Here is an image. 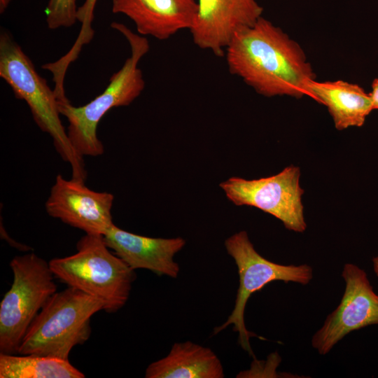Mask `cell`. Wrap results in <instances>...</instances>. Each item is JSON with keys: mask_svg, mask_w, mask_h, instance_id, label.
Instances as JSON below:
<instances>
[{"mask_svg": "<svg viewBox=\"0 0 378 378\" xmlns=\"http://www.w3.org/2000/svg\"><path fill=\"white\" fill-rule=\"evenodd\" d=\"M103 236L107 246L132 269L148 270L172 279L178 277L180 267L174 258L186 245L184 239L142 236L115 224Z\"/></svg>", "mask_w": 378, "mask_h": 378, "instance_id": "7c38bea8", "label": "cell"}, {"mask_svg": "<svg viewBox=\"0 0 378 378\" xmlns=\"http://www.w3.org/2000/svg\"><path fill=\"white\" fill-rule=\"evenodd\" d=\"M373 270L376 276H378V255L372 258Z\"/></svg>", "mask_w": 378, "mask_h": 378, "instance_id": "ffe728a7", "label": "cell"}, {"mask_svg": "<svg viewBox=\"0 0 378 378\" xmlns=\"http://www.w3.org/2000/svg\"><path fill=\"white\" fill-rule=\"evenodd\" d=\"M111 27L120 31L128 41L130 57L111 76L105 90L89 103L74 106L68 99L58 101L59 113L69 122L67 134L69 140L83 157H96L104 153V145L97 133L99 121L111 108L131 104L145 87L138 64L150 49L148 41L145 36L132 32L123 24L113 22Z\"/></svg>", "mask_w": 378, "mask_h": 378, "instance_id": "7a4b0ae2", "label": "cell"}, {"mask_svg": "<svg viewBox=\"0 0 378 378\" xmlns=\"http://www.w3.org/2000/svg\"><path fill=\"white\" fill-rule=\"evenodd\" d=\"M225 55L229 71L265 97L302 98L316 79L301 46L262 16L234 35Z\"/></svg>", "mask_w": 378, "mask_h": 378, "instance_id": "6da1fadb", "label": "cell"}, {"mask_svg": "<svg viewBox=\"0 0 378 378\" xmlns=\"http://www.w3.org/2000/svg\"><path fill=\"white\" fill-rule=\"evenodd\" d=\"M76 250L49 262L55 276L102 301L107 312L120 309L130 297L134 270L109 251L103 235L85 234L77 242Z\"/></svg>", "mask_w": 378, "mask_h": 378, "instance_id": "277c9868", "label": "cell"}, {"mask_svg": "<svg viewBox=\"0 0 378 378\" xmlns=\"http://www.w3.org/2000/svg\"><path fill=\"white\" fill-rule=\"evenodd\" d=\"M197 11L189 29L194 43L224 56L234 35L253 24L263 8L256 0H198Z\"/></svg>", "mask_w": 378, "mask_h": 378, "instance_id": "8fae6325", "label": "cell"}, {"mask_svg": "<svg viewBox=\"0 0 378 378\" xmlns=\"http://www.w3.org/2000/svg\"><path fill=\"white\" fill-rule=\"evenodd\" d=\"M10 1V0H0V10H1V13L7 8V6L9 4Z\"/></svg>", "mask_w": 378, "mask_h": 378, "instance_id": "44dd1931", "label": "cell"}, {"mask_svg": "<svg viewBox=\"0 0 378 378\" xmlns=\"http://www.w3.org/2000/svg\"><path fill=\"white\" fill-rule=\"evenodd\" d=\"M1 378H83L69 359L27 354H0Z\"/></svg>", "mask_w": 378, "mask_h": 378, "instance_id": "2e32d148", "label": "cell"}, {"mask_svg": "<svg viewBox=\"0 0 378 378\" xmlns=\"http://www.w3.org/2000/svg\"><path fill=\"white\" fill-rule=\"evenodd\" d=\"M76 0H49L46 8L49 29L73 26L77 20Z\"/></svg>", "mask_w": 378, "mask_h": 378, "instance_id": "e0dca14e", "label": "cell"}, {"mask_svg": "<svg viewBox=\"0 0 378 378\" xmlns=\"http://www.w3.org/2000/svg\"><path fill=\"white\" fill-rule=\"evenodd\" d=\"M300 177V168L290 165L268 177L251 180L231 177L220 186L235 205L258 208L281 220L287 230L301 233L307 224Z\"/></svg>", "mask_w": 378, "mask_h": 378, "instance_id": "ba28073f", "label": "cell"}, {"mask_svg": "<svg viewBox=\"0 0 378 378\" xmlns=\"http://www.w3.org/2000/svg\"><path fill=\"white\" fill-rule=\"evenodd\" d=\"M101 310L102 301L76 288L55 292L30 325L18 354L69 359L72 349L88 340L90 318Z\"/></svg>", "mask_w": 378, "mask_h": 378, "instance_id": "5b68a950", "label": "cell"}, {"mask_svg": "<svg viewBox=\"0 0 378 378\" xmlns=\"http://www.w3.org/2000/svg\"><path fill=\"white\" fill-rule=\"evenodd\" d=\"M223 364L210 348L191 341L175 342L167 355L148 365L146 378H223Z\"/></svg>", "mask_w": 378, "mask_h": 378, "instance_id": "9a60e30c", "label": "cell"}, {"mask_svg": "<svg viewBox=\"0 0 378 378\" xmlns=\"http://www.w3.org/2000/svg\"><path fill=\"white\" fill-rule=\"evenodd\" d=\"M97 0H85L84 4L78 8L77 20L81 23V29L75 46L81 48L88 43L93 37L94 31L91 24L94 18V10Z\"/></svg>", "mask_w": 378, "mask_h": 378, "instance_id": "ac0fdd59", "label": "cell"}, {"mask_svg": "<svg viewBox=\"0 0 378 378\" xmlns=\"http://www.w3.org/2000/svg\"><path fill=\"white\" fill-rule=\"evenodd\" d=\"M113 200L109 192L92 190L85 182L66 180L58 174L46 209L49 216L85 234L104 235L114 224L111 215Z\"/></svg>", "mask_w": 378, "mask_h": 378, "instance_id": "30bf717a", "label": "cell"}, {"mask_svg": "<svg viewBox=\"0 0 378 378\" xmlns=\"http://www.w3.org/2000/svg\"><path fill=\"white\" fill-rule=\"evenodd\" d=\"M0 77L10 86L16 98L25 101L41 130L51 136L56 150L71 167V178L85 182L87 172L83 157L72 145L62 123L54 90L6 31L0 35Z\"/></svg>", "mask_w": 378, "mask_h": 378, "instance_id": "3957f363", "label": "cell"}, {"mask_svg": "<svg viewBox=\"0 0 378 378\" xmlns=\"http://www.w3.org/2000/svg\"><path fill=\"white\" fill-rule=\"evenodd\" d=\"M227 253L234 260L239 275V287L234 308L227 320L214 329L216 335L230 326L238 333V343L249 355L254 356L249 332L244 321V312L251 295L261 290L269 283L281 281L307 285L313 278V268L307 265H281L262 256L254 248L247 232H237L225 241Z\"/></svg>", "mask_w": 378, "mask_h": 378, "instance_id": "52a82bcc", "label": "cell"}, {"mask_svg": "<svg viewBox=\"0 0 378 378\" xmlns=\"http://www.w3.org/2000/svg\"><path fill=\"white\" fill-rule=\"evenodd\" d=\"M370 95L372 102L373 110H378V78L373 80L372 83V91L370 93Z\"/></svg>", "mask_w": 378, "mask_h": 378, "instance_id": "d6986e66", "label": "cell"}, {"mask_svg": "<svg viewBox=\"0 0 378 378\" xmlns=\"http://www.w3.org/2000/svg\"><path fill=\"white\" fill-rule=\"evenodd\" d=\"M342 276L345 282L342 300L312 338V346L320 355L329 353L351 332L378 325V294L365 271L346 263Z\"/></svg>", "mask_w": 378, "mask_h": 378, "instance_id": "9c48e42d", "label": "cell"}, {"mask_svg": "<svg viewBox=\"0 0 378 378\" xmlns=\"http://www.w3.org/2000/svg\"><path fill=\"white\" fill-rule=\"evenodd\" d=\"M112 11L127 16L140 35L165 40L191 28L197 3L195 0H113Z\"/></svg>", "mask_w": 378, "mask_h": 378, "instance_id": "4fadbf2b", "label": "cell"}, {"mask_svg": "<svg viewBox=\"0 0 378 378\" xmlns=\"http://www.w3.org/2000/svg\"><path fill=\"white\" fill-rule=\"evenodd\" d=\"M13 280L0 303V351L16 354L30 325L57 292L49 262L34 253L10 262Z\"/></svg>", "mask_w": 378, "mask_h": 378, "instance_id": "8992f818", "label": "cell"}, {"mask_svg": "<svg viewBox=\"0 0 378 378\" xmlns=\"http://www.w3.org/2000/svg\"><path fill=\"white\" fill-rule=\"evenodd\" d=\"M307 96L326 106L338 130L361 127L373 110L370 93L360 86L347 81L309 82Z\"/></svg>", "mask_w": 378, "mask_h": 378, "instance_id": "5bb4252c", "label": "cell"}]
</instances>
